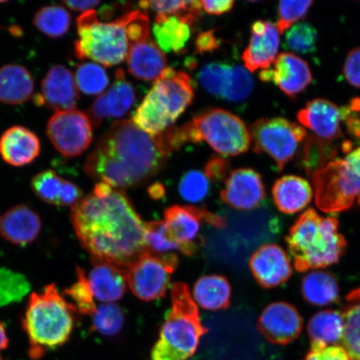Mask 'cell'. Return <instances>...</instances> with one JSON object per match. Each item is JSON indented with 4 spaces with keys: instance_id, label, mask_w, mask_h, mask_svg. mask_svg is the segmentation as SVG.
<instances>
[{
    "instance_id": "6da1fadb",
    "label": "cell",
    "mask_w": 360,
    "mask_h": 360,
    "mask_svg": "<svg viewBox=\"0 0 360 360\" xmlns=\"http://www.w3.org/2000/svg\"><path fill=\"white\" fill-rule=\"evenodd\" d=\"M71 221L93 262L126 271L147 252L146 223L124 191L98 183L90 195L72 207Z\"/></svg>"
},
{
    "instance_id": "7a4b0ae2",
    "label": "cell",
    "mask_w": 360,
    "mask_h": 360,
    "mask_svg": "<svg viewBox=\"0 0 360 360\" xmlns=\"http://www.w3.org/2000/svg\"><path fill=\"white\" fill-rule=\"evenodd\" d=\"M170 155L161 134L154 136L132 120H118L103 134L84 169L90 178L123 191L156 176Z\"/></svg>"
},
{
    "instance_id": "3957f363",
    "label": "cell",
    "mask_w": 360,
    "mask_h": 360,
    "mask_svg": "<svg viewBox=\"0 0 360 360\" xmlns=\"http://www.w3.org/2000/svg\"><path fill=\"white\" fill-rule=\"evenodd\" d=\"M285 242L297 271L325 269L335 264L347 249L335 217H323L314 209L299 216L290 229Z\"/></svg>"
},
{
    "instance_id": "277c9868",
    "label": "cell",
    "mask_w": 360,
    "mask_h": 360,
    "mask_svg": "<svg viewBox=\"0 0 360 360\" xmlns=\"http://www.w3.org/2000/svg\"><path fill=\"white\" fill-rule=\"evenodd\" d=\"M75 312L77 309L67 302L55 283L31 295L22 326L29 337L32 358L41 357L47 349L60 347L70 340Z\"/></svg>"
},
{
    "instance_id": "5b68a950",
    "label": "cell",
    "mask_w": 360,
    "mask_h": 360,
    "mask_svg": "<svg viewBox=\"0 0 360 360\" xmlns=\"http://www.w3.org/2000/svg\"><path fill=\"white\" fill-rule=\"evenodd\" d=\"M171 309L153 347L150 360H187L196 352L206 328L186 283H174L171 289Z\"/></svg>"
},
{
    "instance_id": "8992f818",
    "label": "cell",
    "mask_w": 360,
    "mask_h": 360,
    "mask_svg": "<svg viewBox=\"0 0 360 360\" xmlns=\"http://www.w3.org/2000/svg\"><path fill=\"white\" fill-rule=\"evenodd\" d=\"M193 98L190 76L167 67L134 111L132 121L143 131L155 136L170 128Z\"/></svg>"
},
{
    "instance_id": "52a82bcc",
    "label": "cell",
    "mask_w": 360,
    "mask_h": 360,
    "mask_svg": "<svg viewBox=\"0 0 360 360\" xmlns=\"http://www.w3.org/2000/svg\"><path fill=\"white\" fill-rule=\"evenodd\" d=\"M77 31L75 53L79 60L89 58L111 67L127 56L130 43L126 13L115 21L103 22L94 10L83 13L77 19Z\"/></svg>"
},
{
    "instance_id": "ba28073f",
    "label": "cell",
    "mask_w": 360,
    "mask_h": 360,
    "mask_svg": "<svg viewBox=\"0 0 360 360\" xmlns=\"http://www.w3.org/2000/svg\"><path fill=\"white\" fill-rule=\"evenodd\" d=\"M186 126L190 142L205 141L224 156L244 154L251 145L250 129L244 121L227 110H206Z\"/></svg>"
},
{
    "instance_id": "9c48e42d",
    "label": "cell",
    "mask_w": 360,
    "mask_h": 360,
    "mask_svg": "<svg viewBox=\"0 0 360 360\" xmlns=\"http://www.w3.org/2000/svg\"><path fill=\"white\" fill-rule=\"evenodd\" d=\"M310 177L315 204L323 212L340 213L355 205L360 206V178L344 159L333 160Z\"/></svg>"
},
{
    "instance_id": "30bf717a",
    "label": "cell",
    "mask_w": 360,
    "mask_h": 360,
    "mask_svg": "<svg viewBox=\"0 0 360 360\" xmlns=\"http://www.w3.org/2000/svg\"><path fill=\"white\" fill-rule=\"evenodd\" d=\"M250 132L254 151L271 157L278 172L294 159L308 135L303 126L282 117L255 121Z\"/></svg>"
},
{
    "instance_id": "8fae6325",
    "label": "cell",
    "mask_w": 360,
    "mask_h": 360,
    "mask_svg": "<svg viewBox=\"0 0 360 360\" xmlns=\"http://www.w3.org/2000/svg\"><path fill=\"white\" fill-rule=\"evenodd\" d=\"M178 265L179 258L175 254L155 255L147 251L126 270V282L138 299L159 300L167 292L170 274Z\"/></svg>"
},
{
    "instance_id": "7c38bea8",
    "label": "cell",
    "mask_w": 360,
    "mask_h": 360,
    "mask_svg": "<svg viewBox=\"0 0 360 360\" xmlns=\"http://www.w3.org/2000/svg\"><path fill=\"white\" fill-rule=\"evenodd\" d=\"M93 128L85 112L77 110L60 111L49 119L47 135L60 154L76 157L83 154L91 143Z\"/></svg>"
},
{
    "instance_id": "4fadbf2b",
    "label": "cell",
    "mask_w": 360,
    "mask_h": 360,
    "mask_svg": "<svg viewBox=\"0 0 360 360\" xmlns=\"http://www.w3.org/2000/svg\"><path fill=\"white\" fill-rule=\"evenodd\" d=\"M303 328V319L298 309L289 303L274 302L263 310L258 321V330L264 339L277 345H287L298 339Z\"/></svg>"
},
{
    "instance_id": "5bb4252c",
    "label": "cell",
    "mask_w": 360,
    "mask_h": 360,
    "mask_svg": "<svg viewBox=\"0 0 360 360\" xmlns=\"http://www.w3.org/2000/svg\"><path fill=\"white\" fill-rule=\"evenodd\" d=\"M273 69L260 72L264 82L276 84L288 97L295 98L311 84L313 76L307 62L292 53H281Z\"/></svg>"
},
{
    "instance_id": "9a60e30c",
    "label": "cell",
    "mask_w": 360,
    "mask_h": 360,
    "mask_svg": "<svg viewBox=\"0 0 360 360\" xmlns=\"http://www.w3.org/2000/svg\"><path fill=\"white\" fill-rule=\"evenodd\" d=\"M266 196L261 175L250 168H240L229 172L224 188L220 192L221 200L231 208L251 210L261 205Z\"/></svg>"
},
{
    "instance_id": "2e32d148",
    "label": "cell",
    "mask_w": 360,
    "mask_h": 360,
    "mask_svg": "<svg viewBox=\"0 0 360 360\" xmlns=\"http://www.w3.org/2000/svg\"><path fill=\"white\" fill-rule=\"evenodd\" d=\"M165 224L175 238L184 245H198L201 223L205 221L216 228L226 226V219L204 208L191 205H173L165 211Z\"/></svg>"
},
{
    "instance_id": "e0dca14e",
    "label": "cell",
    "mask_w": 360,
    "mask_h": 360,
    "mask_svg": "<svg viewBox=\"0 0 360 360\" xmlns=\"http://www.w3.org/2000/svg\"><path fill=\"white\" fill-rule=\"evenodd\" d=\"M79 100L77 84L71 71L56 65L48 71L41 84V94L34 97L39 106L56 112L75 110Z\"/></svg>"
},
{
    "instance_id": "ac0fdd59",
    "label": "cell",
    "mask_w": 360,
    "mask_h": 360,
    "mask_svg": "<svg viewBox=\"0 0 360 360\" xmlns=\"http://www.w3.org/2000/svg\"><path fill=\"white\" fill-rule=\"evenodd\" d=\"M250 269L264 289H273L290 280L292 269L289 255L280 245H264L252 255Z\"/></svg>"
},
{
    "instance_id": "d6986e66",
    "label": "cell",
    "mask_w": 360,
    "mask_h": 360,
    "mask_svg": "<svg viewBox=\"0 0 360 360\" xmlns=\"http://www.w3.org/2000/svg\"><path fill=\"white\" fill-rule=\"evenodd\" d=\"M280 34L271 21L257 20L252 25L250 43L242 56L248 70H268L274 65L278 56Z\"/></svg>"
},
{
    "instance_id": "ffe728a7",
    "label": "cell",
    "mask_w": 360,
    "mask_h": 360,
    "mask_svg": "<svg viewBox=\"0 0 360 360\" xmlns=\"http://www.w3.org/2000/svg\"><path fill=\"white\" fill-rule=\"evenodd\" d=\"M297 119L301 126L311 130L315 136L323 141L334 142L343 136L341 107L325 98H314L306 103L297 114Z\"/></svg>"
},
{
    "instance_id": "44dd1931",
    "label": "cell",
    "mask_w": 360,
    "mask_h": 360,
    "mask_svg": "<svg viewBox=\"0 0 360 360\" xmlns=\"http://www.w3.org/2000/svg\"><path fill=\"white\" fill-rule=\"evenodd\" d=\"M134 101L133 84L126 79L124 70L119 69L111 88L98 96L88 111L93 127L98 128L105 119L122 117L131 109Z\"/></svg>"
},
{
    "instance_id": "7402d4cb",
    "label": "cell",
    "mask_w": 360,
    "mask_h": 360,
    "mask_svg": "<svg viewBox=\"0 0 360 360\" xmlns=\"http://www.w3.org/2000/svg\"><path fill=\"white\" fill-rule=\"evenodd\" d=\"M40 150L37 135L22 126H13L0 138V155L15 167L30 164L39 155Z\"/></svg>"
},
{
    "instance_id": "603a6c76",
    "label": "cell",
    "mask_w": 360,
    "mask_h": 360,
    "mask_svg": "<svg viewBox=\"0 0 360 360\" xmlns=\"http://www.w3.org/2000/svg\"><path fill=\"white\" fill-rule=\"evenodd\" d=\"M126 58L129 73L148 82L156 81L167 68L165 53L150 37L130 45Z\"/></svg>"
},
{
    "instance_id": "cb8c5ba5",
    "label": "cell",
    "mask_w": 360,
    "mask_h": 360,
    "mask_svg": "<svg viewBox=\"0 0 360 360\" xmlns=\"http://www.w3.org/2000/svg\"><path fill=\"white\" fill-rule=\"evenodd\" d=\"M41 231V219L30 207L18 205L8 210L0 219V233L13 245L30 244Z\"/></svg>"
},
{
    "instance_id": "d4e9b609",
    "label": "cell",
    "mask_w": 360,
    "mask_h": 360,
    "mask_svg": "<svg viewBox=\"0 0 360 360\" xmlns=\"http://www.w3.org/2000/svg\"><path fill=\"white\" fill-rule=\"evenodd\" d=\"M313 195L309 181L297 175H285L278 179L272 188L274 205L285 214L300 212L311 202Z\"/></svg>"
},
{
    "instance_id": "484cf974",
    "label": "cell",
    "mask_w": 360,
    "mask_h": 360,
    "mask_svg": "<svg viewBox=\"0 0 360 360\" xmlns=\"http://www.w3.org/2000/svg\"><path fill=\"white\" fill-rule=\"evenodd\" d=\"M93 264L87 280L94 298L105 303L115 302L122 298L127 287L124 271L110 264Z\"/></svg>"
},
{
    "instance_id": "4316f807",
    "label": "cell",
    "mask_w": 360,
    "mask_h": 360,
    "mask_svg": "<svg viewBox=\"0 0 360 360\" xmlns=\"http://www.w3.org/2000/svg\"><path fill=\"white\" fill-rule=\"evenodd\" d=\"M34 89L32 75L24 66L7 65L0 68V102L20 105L32 97Z\"/></svg>"
},
{
    "instance_id": "83f0119b",
    "label": "cell",
    "mask_w": 360,
    "mask_h": 360,
    "mask_svg": "<svg viewBox=\"0 0 360 360\" xmlns=\"http://www.w3.org/2000/svg\"><path fill=\"white\" fill-rule=\"evenodd\" d=\"M193 292V298L202 309L219 310L231 305V286L224 276L212 274L200 278Z\"/></svg>"
},
{
    "instance_id": "f1b7e54d",
    "label": "cell",
    "mask_w": 360,
    "mask_h": 360,
    "mask_svg": "<svg viewBox=\"0 0 360 360\" xmlns=\"http://www.w3.org/2000/svg\"><path fill=\"white\" fill-rule=\"evenodd\" d=\"M153 33L162 51L181 53L191 37V25L178 17L156 15Z\"/></svg>"
},
{
    "instance_id": "f546056e",
    "label": "cell",
    "mask_w": 360,
    "mask_h": 360,
    "mask_svg": "<svg viewBox=\"0 0 360 360\" xmlns=\"http://www.w3.org/2000/svg\"><path fill=\"white\" fill-rule=\"evenodd\" d=\"M301 292L306 302L326 306L340 300L339 283L334 274L326 271L310 272L303 278Z\"/></svg>"
},
{
    "instance_id": "4dcf8cb0",
    "label": "cell",
    "mask_w": 360,
    "mask_h": 360,
    "mask_svg": "<svg viewBox=\"0 0 360 360\" xmlns=\"http://www.w3.org/2000/svg\"><path fill=\"white\" fill-rule=\"evenodd\" d=\"M307 330L311 345L328 346L336 344L344 336L343 315L333 309L323 310L309 319Z\"/></svg>"
},
{
    "instance_id": "1f68e13d",
    "label": "cell",
    "mask_w": 360,
    "mask_h": 360,
    "mask_svg": "<svg viewBox=\"0 0 360 360\" xmlns=\"http://www.w3.org/2000/svg\"><path fill=\"white\" fill-rule=\"evenodd\" d=\"M301 146L297 162L299 167L304 170L309 176L335 160L338 154V147L334 143L313 135H307Z\"/></svg>"
},
{
    "instance_id": "d6a6232c",
    "label": "cell",
    "mask_w": 360,
    "mask_h": 360,
    "mask_svg": "<svg viewBox=\"0 0 360 360\" xmlns=\"http://www.w3.org/2000/svg\"><path fill=\"white\" fill-rule=\"evenodd\" d=\"M145 244L148 253L174 254L179 251L186 255L195 254L199 245H184L170 233L165 221L146 223Z\"/></svg>"
},
{
    "instance_id": "836d02e7",
    "label": "cell",
    "mask_w": 360,
    "mask_h": 360,
    "mask_svg": "<svg viewBox=\"0 0 360 360\" xmlns=\"http://www.w3.org/2000/svg\"><path fill=\"white\" fill-rule=\"evenodd\" d=\"M342 315L345 321L344 349L352 360H360V287L345 298Z\"/></svg>"
},
{
    "instance_id": "e575fe53",
    "label": "cell",
    "mask_w": 360,
    "mask_h": 360,
    "mask_svg": "<svg viewBox=\"0 0 360 360\" xmlns=\"http://www.w3.org/2000/svg\"><path fill=\"white\" fill-rule=\"evenodd\" d=\"M34 25L40 32L51 38H60L69 31L71 15L65 7L44 6L35 13Z\"/></svg>"
},
{
    "instance_id": "d590c367",
    "label": "cell",
    "mask_w": 360,
    "mask_h": 360,
    "mask_svg": "<svg viewBox=\"0 0 360 360\" xmlns=\"http://www.w3.org/2000/svg\"><path fill=\"white\" fill-rule=\"evenodd\" d=\"M139 8L156 15L175 16L191 26L200 19L202 13L200 1H141Z\"/></svg>"
},
{
    "instance_id": "8d00e7d4",
    "label": "cell",
    "mask_w": 360,
    "mask_h": 360,
    "mask_svg": "<svg viewBox=\"0 0 360 360\" xmlns=\"http://www.w3.org/2000/svg\"><path fill=\"white\" fill-rule=\"evenodd\" d=\"M30 287L24 274L0 268V307L20 302L29 294Z\"/></svg>"
},
{
    "instance_id": "74e56055",
    "label": "cell",
    "mask_w": 360,
    "mask_h": 360,
    "mask_svg": "<svg viewBox=\"0 0 360 360\" xmlns=\"http://www.w3.org/2000/svg\"><path fill=\"white\" fill-rule=\"evenodd\" d=\"M75 79L80 91L88 96L102 94L110 82L105 69L94 63H84L79 65L75 72Z\"/></svg>"
},
{
    "instance_id": "f35d334b",
    "label": "cell",
    "mask_w": 360,
    "mask_h": 360,
    "mask_svg": "<svg viewBox=\"0 0 360 360\" xmlns=\"http://www.w3.org/2000/svg\"><path fill=\"white\" fill-rule=\"evenodd\" d=\"M92 330L105 336H115L122 330L124 314L120 306L112 303L103 304L92 315Z\"/></svg>"
},
{
    "instance_id": "ab89813d",
    "label": "cell",
    "mask_w": 360,
    "mask_h": 360,
    "mask_svg": "<svg viewBox=\"0 0 360 360\" xmlns=\"http://www.w3.org/2000/svg\"><path fill=\"white\" fill-rule=\"evenodd\" d=\"M317 40L316 30L307 22H297L285 34L286 48L300 55H309L316 51Z\"/></svg>"
},
{
    "instance_id": "60d3db41",
    "label": "cell",
    "mask_w": 360,
    "mask_h": 360,
    "mask_svg": "<svg viewBox=\"0 0 360 360\" xmlns=\"http://www.w3.org/2000/svg\"><path fill=\"white\" fill-rule=\"evenodd\" d=\"M231 66L226 63L214 62L202 67L198 75L201 86L212 96L222 98Z\"/></svg>"
},
{
    "instance_id": "b9f144b4",
    "label": "cell",
    "mask_w": 360,
    "mask_h": 360,
    "mask_svg": "<svg viewBox=\"0 0 360 360\" xmlns=\"http://www.w3.org/2000/svg\"><path fill=\"white\" fill-rule=\"evenodd\" d=\"M65 179L53 170H44L34 176L31 187L39 199L47 204L58 206Z\"/></svg>"
},
{
    "instance_id": "7bdbcfd3",
    "label": "cell",
    "mask_w": 360,
    "mask_h": 360,
    "mask_svg": "<svg viewBox=\"0 0 360 360\" xmlns=\"http://www.w3.org/2000/svg\"><path fill=\"white\" fill-rule=\"evenodd\" d=\"M254 85V79L246 68L232 65L222 98L231 102L244 101L253 91Z\"/></svg>"
},
{
    "instance_id": "ee69618b",
    "label": "cell",
    "mask_w": 360,
    "mask_h": 360,
    "mask_svg": "<svg viewBox=\"0 0 360 360\" xmlns=\"http://www.w3.org/2000/svg\"><path fill=\"white\" fill-rule=\"evenodd\" d=\"M77 278L78 281L67 289L65 294L74 301V306L77 311L92 316L96 311L97 306L94 303V297L83 269H77Z\"/></svg>"
},
{
    "instance_id": "f6af8a7d",
    "label": "cell",
    "mask_w": 360,
    "mask_h": 360,
    "mask_svg": "<svg viewBox=\"0 0 360 360\" xmlns=\"http://www.w3.org/2000/svg\"><path fill=\"white\" fill-rule=\"evenodd\" d=\"M210 179L199 170L188 171L180 179L179 191L184 200L191 202L204 200L210 192Z\"/></svg>"
},
{
    "instance_id": "bcb514c9",
    "label": "cell",
    "mask_w": 360,
    "mask_h": 360,
    "mask_svg": "<svg viewBox=\"0 0 360 360\" xmlns=\"http://www.w3.org/2000/svg\"><path fill=\"white\" fill-rule=\"evenodd\" d=\"M314 4L307 1H281L278 6L277 29L280 34L285 33L292 25L304 19Z\"/></svg>"
},
{
    "instance_id": "7dc6e473",
    "label": "cell",
    "mask_w": 360,
    "mask_h": 360,
    "mask_svg": "<svg viewBox=\"0 0 360 360\" xmlns=\"http://www.w3.org/2000/svg\"><path fill=\"white\" fill-rule=\"evenodd\" d=\"M341 110L348 134L360 139V98H354L349 105L342 106Z\"/></svg>"
},
{
    "instance_id": "c3c4849f",
    "label": "cell",
    "mask_w": 360,
    "mask_h": 360,
    "mask_svg": "<svg viewBox=\"0 0 360 360\" xmlns=\"http://www.w3.org/2000/svg\"><path fill=\"white\" fill-rule=\"evenodd\" d=\"M304 360H352L344 348L340 346L311 345V349Z\"/></svg>"
},
{
    "instance_id": "681fc988",
    "label": "cell",
    "mask_w": 360,
    "mask_h": 360,
    "mask_svg": "<svg viewBox=\"0 0 360 360\" xmlns=\"http://www.w3.org/2000/svg\"><path fill=\"white\" fill-rule=\"evenodd\" d=\"M343 73L348 83L360 89V47L351 49L345 58Z\"/></svg>"
},
{
    "instance_id": "f907efd6",
    "label": "cell",
    "mask_w": 360,
    "mask_h": 360,
    "mask_svg": "<svg viewBox=\"0 0 360 360\" xmlns=\"http://www.w3.org/2000/svg\"><path fill=\"white\" fill-rule=\"evenodd\" d=\"M229 169V161L222 157L210 158L205 167V174L210 180L220 182L226 179Z\"/></svg>"
},
{
    "instance_id": "816d5d0a",
    "label": "cell",
    "mask_w": 360,
    "mask_h": 360,
    "mask_svg": "<svg viewBox=\"0 0 360 360\" xmlns=\"http://www.w3.org/2000/svg\"><path fill=\"white\" fill-rule=\"evenodd\" d=\"M82 199L83 191L75 184L65 179L58 206L73 207Z\"/></svg>"
},
{
    "instance_id": "f5cc1de1",
    "label": "cell",
    "mask_w": 360,
    "mask_h": 360,
    "mask_svg": "<svg viewBox=\"0 0 360 360\" xmlns=\"http://www.w3.org/2000/svg\"><path fill=\"white\" fill-rule=\"evenodd\" d=\"M219 45L220 39L216 37L213 30L200 33L195 40L196 51L202 55L214 52L219 47Z\"/></svg>"
},
{
    "instance_id": "db71d44e",
    "label": "cell",
    "mask_w": 360,
    "mask_h": 360,
    "mask_svg": "<svg viewBox=\"0 0 360 360\" xmlns=\"http://www.w3.org/2000/svg\"><path fill=\"white\" fill-rule=\"evenodd\" d=\"M202 8L210 15H221L231 11L235 6V1L224 0V1H201Z\"/></svg>"
},
{
    "instance_id": "11a10c76",
    "label": "cell",
    "mask_w": 360,
    "mask_h": 360,
    "mask_svg": "<svg viewBox=\"0 0 360 360\" xmlns=\"http://www.w3.org/2000/svg\"><path fill=\"white\" fill-rule=\"evenodd\" d=\"M65 6L70 10L77 12H88L93 11V8H96L101 4V1L98 0H86V1H76V0H65L63 1Z\"/></svg>"
},
{
    "instance_id": "9f6ffc18",
    "label": "cell",
    "mask_w": 360,
    "mask_h": 360,
    "mask_svg": "<svg viewBox=\"0 0 360 360\" xmlns=\"http://www.w3.org/2000/svg\"><path fill=\"white\" fill-rule=\"evenodd\" d=\"M344 160L355 174L360 178V146L347 153Z\"/></svg>"
},
{
    "instance_id": "6f0895ef",
    "label": "cell",
    "mask_w": 360,
    "mask_h": 360,
    "mask_svg": "<svg viewBox=\"0 0 360 360\" xmlns=\"http://www.w3.org/2000/svg\"><path fill=\"white\" fill-rule=\"evenodd\" d=\"M148 193L153 199L159 200L165 195V191L161 184L157 183L148 188Z\"/></svg>"
},
{
    "instance_id": "680465c9",
    "label": "cell",
    "mask_w": 360,
    "mask_h": 360,
    "mask_svg": "<svg viewBox=\"0 0 360 360\" xmlns=\"http://www.w3.org/2000/svg\"><path fill=\"white\" fill-rule=\"evenodd\" d=\"M8 340L6 334V328L2 322H0V350L7 348Z\"/></svg>"
},
{
    "instance_id": "91938a15",
    "label": "cell",
    "mask_w": 360,
    "mask_h": 360,
    "mask_svg": "<svg viewBox=\"0 0 360 360\" xmlns=\"http://www.w3.org/2000/svg\"><path fill=\"white\" fill-rule=\"evenodd\" d=\"M1 29H2V27H1V26H0V30H1Z\"/></svg>"
}]
</instances>
